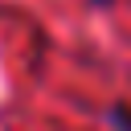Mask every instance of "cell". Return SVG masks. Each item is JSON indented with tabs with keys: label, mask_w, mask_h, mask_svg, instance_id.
<instances>
[{
	"label": "cell",
	"mask_w": 131,
	"mask_h": 131,
	"mask_svg": "<svg viewBox=\"0 0 131 131\" xmlns=\"http://www.w3.org/2000/svg\"><path fill=\"white\" fill-rule=\"evenodd\" d=\"M111 123H115L119 131H131V111H127V106H115V111H111Z\"/></svg>",
	"instance_id": "cell-1"
},
{
	"label": "cell",
	"mask_w": 131,
	"mask_h": 131,
	"mask_svg": "<svg viewBox=\"0 0 131 131\" xmlns=\"http://www.w3.org/2000/svg\"><path fill=\"white\" fill-rule=\"evenodd\" d=\"M90 4H111V0H90Z\"/></svg>",
	"instance_id": "cell-2"
}]
</instances>
